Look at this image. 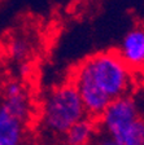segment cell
I'll return each mask as SVG.
<instances>
[{
  "instance_id": "cell-2",
  "label": "cell",
  "mask_w": 144,
  "mask_h": 145,
  "mask_svg": "<svg viewBox=\"0 0 144 145\" xmlns=\"http://www.w3.org/2000/svg\"><path fill=\"white\" fill-rule=\"evenodd\" d=\"M88 117L72 82L56 86L44 95L40 105V126L49 137H62L77 122Z\"/></svg>"
},
{
  "instance_id": "cell-7",
  "label": "cell",
  "mask_w": 144,
  "mask_h": 145,
  "mask_svg": "<svg viewBox=\"0 0 144 145\" xmlns=\"http://www.w3.org/2000/svg\"><path fill=\"white\" fill-rule=\"evenodd\" d=\"M99 132L97 121L91 117H86L70 127L61 137V141L64 145H91Z\"/></svg>"
},
{
  "instance_id": "cell-3",
  "label": "cell",
  "mask_w": 144,
  "mask_h": 145,
  "mask_svg": "<svg viewBox=\"0 0 144 145\" xmlns=\"http://www.w3.org/2000/svg\"><path fill=\"white\" fill-rule=\"evenodd\" d=\"M97 124L100 131L118 145H144V117L131 93L112 101Z\"/></svg>"
},
{
  "instance_id": "cell-4",
  "label": "cell",
  "mask_w": 144,
  "mask_h": 145,
  "mask_svg": "<svg viewBox=\"0 0 144 145\" xmlns=\"http://www.w3.org/2000/svg\"><path fill=\"white\" fill-rule=\"evenodd\" d=\"M0 104L8 110L11 114L24 123L29 124L31 121V97L25 84L20 80H8L1 87Z\"/></svg>"
},
{
  "instance_id": "cell-9",
  "label": "cell",
  "mask_w": 144,
  "mask_h": 145,
  "mask_svg": "<svg viewBox=\"0 0 144 145\" xmlns=\"http://www.w3.org/2000/svg\"><path fill=\"white\" fill-rule=\"evenodd\" d=\"M91 145H118V144L116 141H113L108 135L99 132V135L96 136V139L93 140V142Z\"/></svg>"
},
{
  "instance_id": "cell-1",
  "label": "cell",
  "mask_w": 144,
  "mask_h": 145,
  "mask_svg": "<svg viewBox=\"0 0 144 145\" xmlns=\"http://www.w3.org/2000/svg\"><path fill=\"white\" fill-rule=\"evenodd\" d=\"M77 88L88 117L99 119L109 104L131 93L135 72L117 51H103L84 58L73 72Z\"/></svg>"
},
{
  "instance_id": "cell-5",
  "label": "cell",
  "mask_w": 144,
  "mask_h": 145,
  "mask_svg": "<svg viewBox=\"0 0 144 145\" xmlns=\"http://www.w3.org/2000/svg\"><path fill=\"white\" fill-rule=\"evenodd\" d=\"M134 72L144 71V26L136 25L126 31L116 49Z\"/></svg>"
},
{
  "instance_id": "cell-6",
  "label": "cell",
  "mask_w": 144,
  "mask_h": 145,
  "mask_svg": "<svg viewBox=\"0 0 144 145\" xmlns=\"http://www.w3.org/2000/svg\"><path fill=\"white\" fill-rule=\"evenodd\" d=\"M27 124L0 104V145H24Z\"/></svg>"
},
{
  "instance_id": "cell-8",
  "label": "cell",
  "mask_w": 144,
  "mask_h": 145,
  "mask_svg": "<svg viewBox=\"0 0 144 145\" xmlns=\"http://www.w3.org/2000/svg\"><path fill=\"white\" fill-rule=\"evenodd\" d=\"M30 44L29 40L18 36L16 39H12V42L9 43V56L12 57V60L17 61V62H25L29 54H30Z\"/></svg>"
}]
</instances>
